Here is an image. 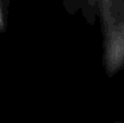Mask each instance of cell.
I'll return each mask as SVG.
<instances>
[{"label":"cell","mask_w":124,"mask_h":123,"mask_svg":"<svg viewBox=\"0 0 124 123\" xmlns=\"http://www.w3.org/2000/svg\"><path fill=\"white\" fill-rule=\"evenodd\" d=\"M124 65V13L122 17L110 18L106 40V66L110 74Z\"/></svg>","instance_id":"obj_1"},{"label":"cell","mask_w":124,"mask_h":123,"mask_svg":"<svg viewBox=\"0 0 124 123\" xmlns=\"http://www.w3.org/2000/svg\"><path fill=\"white\" fill-rule=\"evenodd\" d=\"M0 25H1V24H0Z\"/></svg>","instance_id":"obj_2"}]
</instances>
